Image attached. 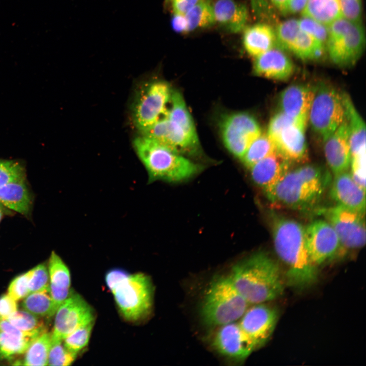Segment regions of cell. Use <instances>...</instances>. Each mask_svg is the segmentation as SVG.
Segmentation results:
<instances>
[{"label": "cell", "instance_id": "6da1fadb", "mask_svg": "<svg viewBox=\"0 0 366 366\" xmlns=\"http://www.w3.org/2000/svg\"><path fill=\"white\" fill-rule=\"evenodd\" d=\"M331 182V176L327 169L307 164L288 170L264 191L275 206L307 211L317 205Z\"/></svg>", "mask_w": 366, "mask_h": 366}, {"label": "cell", "instance_id": "7a4b0ae2", "mask_svg": "<svg viewBox=\"0 0 366 366\" xmlns=\"http://www.w3.org/2000/svg\"><path fill=\"white\" fill-rule=\"evenodd\" d=\"M271 216L274 247L287 266L288 283L297 289L313 284L317 278V267L308 255L304 228L294 220L276 214Z\"/></svg>", "mask_w": 366, "mask_h": 366}, {"label": "cell", "instance_id": "3957f363", "mask_svg": "<svg viewBox=\"0 0 366 366\" xmlns=\"http://www.w3.org/2000/svg\"><path fill=\"white\" fill-rule=\"evenodd\" d=\"M250 304L262 303L282 294L284 289L278 264L264 252H257L234 265L229 275Z\"/></svg>", "mask_w": 366, "mask_h": 366}, {"label": "cell", "instance_id": "277c9868", "mask_svg": "<svg viewBox=\"0 0 366 366\" xmlns=\"http://www.w3.org/2000/svg\"><path fill=\"white\" fill-rule=\"evenodd\" d=\"M134 150L145 168L148 183L157 180L176 182L198 174L202 166L169 146L143 135L133 142Z\"/></svg>", "mask_w": 366, "mask_h": 366}, {"label": "cell", "instance_id": "5b68a950", "mask_svg": "<svg viewBox=\"0 0 366 366\" xmlns=\"http://www.w3.org/2000/svg\"><path fill=\"white\" fill-rule=\"evenodd\" d=\"M105 282L125 320L138 322L149 315L154 297L149 277L143 273L131 274L115 268L106 273Z\"/></svg>", "mask_w": 366, "mask_h": 366}, {"label": "cell", "instance_id": "8992f818", "mask_svg": "<svg viewBox=\"0 0 366 366\" xmlns=\"http://www.w3.org/2000/svg\"><path fill=\"white\" fill-rule=\"evenodd\" d=\"M249 304L236 289L229 275L216 276L204 292L200 314L206 325L218 327L237 321Z\"/></svg>", "mask_w": 366, "mask_h": 366}, {"label": "cell", "instance_id": "52a82bcc", "mask_svg": "<svg viewBox=\"0 0 366 366\" xmlns=\"http://www.w3.org/2000/svg\"><path fill=\"white\" fill-rule=\"evenodd\" d=\"M365 45V32L361 23L341 17L328 26L326 52L338 66H353L361 56Z\"/></svg>", "mask_w": 366, "mask_h": 366}, {"label": "cell", "instance_id": "ba28073f", "mask_svg": "<svg viewBox=\"0 0 366 366\" xmlns=\"http://www.w3.org/2000/svg\"><path fill=\"white\" fill-rule=\"evenodd\" d=\"M345 117L343 93L325 83L315 87L308 121L323 142L342 123Z\"/></svg>", "mask_w": 366, "mask_h": 366}, {"label": "cell", "instance_id": "9c48e42d", "mask_svg": "<svg viewBox=\"0 0 366 366\" xmlns=\"http://www.w3.org/2000/svg\"><path fill=\"white\" fill-rule=\"evenodd\" d=\"M333 227L339 238L340 246L334 259L342 258L365 244L364 213L340 205L318 210Z\"/></svg>", "mask_w": 366, "mask_h": 366}, {"label": "cell", "instance_id": "30bf717a", "mask_svg": "<svg viewBox=\"0 0 366 366\" xmlns=\"http://www.w3.org/2000/svg\"><path fill=\"white\" fill-rule=\"evenodd\" d=\"M172 90L163 81L143 85L136 94L132 109L135 127L141 132L167 115Z\"/></svg>", "mask_w": 366, "mask_h": 366}, {"label": "cell", "instance_id": "8fae6325", "mask_svg": "<svg viewBox=\"0 0 366 366\" xmlns=\"http://www.w3.org/2000/svg\"><path fill=\"white\" fill-rule=\"evenodd\" d=\"M220 130L225 147L240 159L252 142L262 133L255 117L245 112L225 116L221 121Z\"/></svg>", "mask_w": 366, "mask_h": 366}, {"label": "cell", "instance_id": "7c38bea8", "mask_svg": "<svg viewBox=\"0 0 366 366\" xmlns=\"http://www.w3.org/2000/svg\"><path fill=\"white\" fill-rule=\"evenodd\" d=\"M275 33L277 47L302 60H318L326 52L325 46L300 28L298 19L291 18L279 23Z\"/></svg>", "mask_w": 366, "mask_h": 366}, {"label": "cell", "instance_id": "4fadbf2b", "mask_svg": "<svg viewBox=\"0 0 366 366\" xmlns=\"http://www.w3.org/2000/svg\"><path fill=\"white\" fill-rule=\"evenodd\" d=\"M305 244L311 262L316 266L334 259L340 246L338 236L326 221L315 220L304 228Z\"/></svg>", "mask_w": 366, "mask_h": 366}, {"label": "cell", "instance_id": "5bb4252c", "mask_svg": "<svg viewBox=\"0 0 366 366\" xmlns=\"http://www.w3.org/2000/svg\"><path fill=\"white\" fill-rule=\"evenodd\" d=\"M55 315L51 339L62 341L78 327L95 319L91 306L81 295L73 292Z\"/></svg>", "mask_w": 366, "mask_h": 366}, {"label": "cell", "instance_id": "9a60e30c", "mask_svg": "<svg viewBox=\"0 0 366 366\" xmlns=\"http://www.w3.org/2000/svg\"><path fill=\"white\" fill-rule=\"evenodd\" d=\"M276 309L262 303L247 309L239 319V325L254 349L263 346L271 337L277 324Z\"/></svg>", "mask_w": 366, "mask_h": 366}, {"label": "cell", "instance_id": "2e32d148", "mask_svg": "<svg viewBox=\"0 0 366 366\" xmlns=\"http://www.w3.org/2000/svg\"><path fill=\"white\" fill-rule=\"evenodd\" d=\"M217 327L212 339V345L224 356L235 361H242L255 350L242 331L238 322H230Z\"/></svg>", "mask_w": 366, "mask_h": 366}, {"label": "cell", "instance_id": "e0dca14e", "mask_svg": "<svg viewBox=\"0 0 366 366\" xmlns=\"http://www.w3.org/2000/svg\"><path fill=\"white\" fill-rule=\"evenodd\" d=\"M315 87L303 84L288 86L281 93L280 111L306 129Z\"/></svg>", "mask_w": 366, "mask_h": 366}, {"label": "cell", "instance_id": "ac0fdd59", "mask_svg": "<svg viewBox=\"0 0 366 366\" xmlns=\"http://www.w3.org/2000/svg\"><path fill=\"white\" fill-rule=\"evenodd\" d=\"M324 151L328 166L334 175L348 170L351 156L346 117L324 141Z\"/></svg>", "mask_w": 366, "mask_h": 366}, {"label": "cell", "instance_id": "d6986e66", "mask_svg": "<svg viewBox=\"0 0 366 366\" xmlns=\"http://www.w3.org/2000/svg\"><path fill=\"white\" fill-rule=\"evenodd\" d=\"M365 191L356 183L351 173L347 171L334 175L330 184V195L338 205L364 213Z\"/></svg>", "mask_w": 366, "mask_h": 366}, {"label": "cell", "instance_id": "ffe728a7", "mask_svg": "<svg viewBox=\"0 0 366 366\" xmlns=\"http://www.w3.org/2000/svg\"><path fill=\"white\" fill-rule=\"evenodd\" d=\"M253 70L257 75L284 81L293 75L294 67L283 50L274 47L255 57Z\"/></svg>", "mask_w": 366, "mask_h": 366}, {"label": "cell", "instance_id": "44dd1931", "mask_svg": "<svg viewBox=\"0 0 366 366\" xmlns=\"http://www.w3.org/2000/svg\"><path fill=\"white\" fill-rule=\"evenodd\" d=\"M291 163L277 150L249 168L252 180L265 190L290 169Z\"/></svg>", "mask_w": 366, "mask_h": 366}, {"label": "cell", "instance_id": "7402d4cb", "mask_svg": "<svg viewBox=\"0 0 366 366\" xmlns=\"http://www.w3.org/2000/svg\"><path fill=\"white\" fill-rule=\"evenodd\" d=\"M305 130L297 124H292L274 141L278 151L291 163L302 161L308 155Z\"/></svg>", "mask_w": 366, "mask_h": 366}, {"label": "cell", "instance_id": "603a6c76", "mask_svg": "<svg viewBox=\"0 0 366 366\" xmlns=\"http://www.w3.org/2000/svg\"><path fill=\"white\" fill-rule=\"evenodd\" d=\"M37 338L18 329L7 319H0V358L10 360L23 354Z\"/></svg>", "mask_w": 366, "mask_h": 366}, {"label": "cell", "instance_id": "cb8c5ba5", "mask_svg": "<svg viewBox=\"0 0 366 366\" xmlns=\"http://www.w3.org/2000/svg\"><path fill=\"white\" fill-rule=\"evenodd\" d=\"M215 22L231 33L242 31L248 21L246 6L234 0H218L212 5Z\"/></svg>", "mask_w": 366, "mask_h": 366}, {"label": "cell", "instance_id": "d4e9b609", "mask_svg": "<svg viewBox=\"0 0 366 366\" xmlns=\"http://www.w3.org/2000/svg\"><path fill=\"white\" fill-rule=\"evenodd\" d=\"M49 292L57 308L70 295L71 277L69 270L62 258L52 252L48 262Z\"/></svg>", "mask_w": 366, "mask_h": 366}, {"label": "cell", "instance_id": "484cf974", "mask_svg": "<svg viewBox=\"0 0 366 366\" xmlns=\"http://www.w3.org/2000/svg\"><path fill=\"white\" fill-rule=\"evenodd\" d=\"M243 43L247 52L256 57L276 47L275 29L271 25L265 23L248 27L244 32Z\"/></svg>", "mask_w": 366, "mask_h": 366}, {"label": "cell", "instance_id": "4316f807", "mask_svg": "<svg viewBox=\"0 0 366 366\" xmlns=\"http://www.w3.org/2000/svg\"><path fill=\"white\" fill-rule=\"evenodd\" d=\"M351 157L365 151V125L349 96L343 93Z\"/></svg>", "mask_w": 366, "mask_h": 366}, {"label": "cell", "instance_id": "83f0119b", "mask_svg": "<svg viewBox=\"0 0 366 366\" xmlns=\"http://www.w3.org/2000/svg\"><path fill=\"white\" fill-rule=\"evenodd\" d=\"M0 203L10 210L28 216L32 198L25 180L0 186Z\"/></svg>", "mask_w": 366, "mask_h": 366}, {"label": "cell", "instance_id": "f1b7e54d", "mask_svg": "<svg viewBox=\"0 0 366 366\" xmlns=\"http://www.w3.org/2000/svg\"><path fill=\"white\" fill-rule=\"evenodd\" d=\"M301 13L327 26L342 17L339 0H307Z\"/></svg>", "mask_w": 366, "mask_h": 366}, {"label": "cell", "instance_id": "f546056e", "mask_svg": "<svg viewBox=\"0 0 366 366\" xmlns=\"http://www.w3.org/2000/svg\"><path fill=\"white\" fill-rule=\"evenodd\" d=\"M167 117L181 128L193 140L199 142L193 119L181 94L172 90Z\"/></svg>", "mask_w": 366, "mask_h": 366}, {"label": "cell", "instance_id": "4dcf8cb0", "mask_svg": "<svg viewBox=\"0 0 366 366\" xmlns=\"http://www.w3.org/2000/svg\"><path fill=\"white\" fill-rule=\"evenodd\" d=\"M23 310L41 318L54 315L58 308L54 303L49 290L28 294L21 303Z\"/></svg>", "mask_w": 366, "mask_h": 366}, {"label": "cell", "instance_id": "1f68e13d", "mask_svg": "<svg viewBox=\"0 0 366 366\" xmlns=\"http://www.w3.org/2000/svg\"><path fill=\"white\" fill-rule=\"evenodd\" d=\"M51 339V333L48 331L35 339L24 352V358L19 365H47Z\"/></svg>", "mask_w": 366, "mask_h": 366}, {"label": "cell", "instance_id": "d6a6232c", "mask_svg": "<svg viewBox=\"0 0 366 366\" xmlns=\"http://www.w3.org/2000/svg\"><path fill=\"white\" fill-rule=\"evenodd\" d=\"M277 150L276 143L266 133H262L252 142L240 159L249 169L257 162Z\"/></svg>", "mask_w": 366, "mask_h": 366}, {"label": "cell", "instance_id": "836d02e7", "mask_svg": "<svg viewBox=\"0 0 366 366\" xmlns=\"http://www.w3.org/2000/svg\"><path fill=\"white\" fill-rule=\"evenodd\" d=\"M7 320L18 329L34 337H38L47 331L41 317L24 310H17Z\"/></svg>", "mask_w": 366, "mask_h": 366}, {"label": "cell", "instance_id": "e575fe53", "mask_svg": "<svg viewBox=\"0 0 366 366\" xmlns=\"http://www.w3.org/2000/svg\"><path fill=\"white\" fill-rule=\"evenodd\" d=\"M189 32L211 26L215 22L212 5L207 0H201L185 15Z\"/></svg>", "mask_w": 366, "mask_h": 366}, {"label": "cell", "instance_id": "d590c367", "mask_svg": "<svg viewBox=\"0 0 366 366\" xmlns=\"http://www.w3.org/2000/svg\"><path fill=\"white\" fill-rule=\"evenodd\" d=\"M94 321L86 323L70 333L64 341V345L70 351L78 353L88 344Z\"/></svg>", "mask_w": 366, "mask_h": 366}, {"label": "cell", "instance_id": "8d00e7d4", "mask_svg": "<svg viewBox=\"0 0 366 366\" xmlns=\"http://www.w3.org/2000/svg\"><path fill=\"white\" fill-rule=\"evenodd\" d=\"M77 354L69 350L63 341L51 339V345L48 357V365H71L76 359Z\"/></svg>", "mask_w": 366, "mask_h": 366}, {"label": "cell", "instance_id": "74e56055", "mask_svg": "<svg viewBox=\"0 0 366 366\" xmlns=\"http://www.w3.org/2000/svg\"><path fill=\"white\" fill-rule=\"evenodd\" d=\"M25 180V171L20 163L0 160V186Z\"/></svg>", "mask_w": 366, "mask_h": 366}, {"label": "cell", "instance_id": "f35d334b", "mask_svg": "<svg viewBox=\"0 0 366 366\" xmlns=\"http://www.w3.org/2000/svg\"><path fill=\"white\" fill-rule=\"evenodd\" d=\"M300 28L321 45L326 46L328 26L312 18L302 16L298 19Z\"/></svg>", "mask_w": 366, "mask_h": 366}, {"label": "cell", "instance_id": "ab89813d", "mask_svg": "<svg viewBox=\"0 0 366 366\" xmlns=\"http://www.w3.org/2000/svg\"><path fill=\"white\" fill-rule=\"evenodd\" d=\"M32 269V273L28 285L29 294L49 290V277L46 266L40 264Z\"/></svg>", "mask_w": 366, "mask_h": 366}, {"label": "cell", "instance_id": "60d3db41", "mask_svg": "<svg viewBox=\"0 0 366 366\" xmlns=\"http://www.w3.org/2000/svg\"><path fill=\"white\" fill-rule=\"evenodd\" d=\"M32 269L15 278L10 283L8 294L16 301L25 298L29 294V281Z\"/></svg>", "mask_w": 366, "mask_h": 366}, {"label": "cell", "instance_id": "b9f144b4", "mask_svg": "<svg viewBox=\"0 0 366 366\" xmlns=\"http://www.w3.org/2000/svg\"><path fill=\"white\" fill-rule=\"evenodd\" d=\"M342 16L349 20L361 23V0H339Z\"/></svg>", "mask_w": 366, "mask_h": 366}, {"label": "cell", "instance_id": "7bdbcfd3", "mask_svg": "<svg viewBox=\"0 0 366 366\" xmlns=\"http://www.w3.org/2000/svg\"><path fill=\"white\" fill-rule=\"evenodd\" d=\"M293 123H296L293 119L280 110L270 119L266 134L274 142L281 132Z\"/></svg>", "mask_w": 366, "mask_h": 366}, {"label": "cell", "instance_id": "ee69618b", "mask_svg": "<svg viewBox=\"0 0 366 366\" xmlns=\"http://www.w3.org/2000/svg\"><path fill=\"white\" fill-rule=\"evenodd\" d=\"M365 151L351 157L350 166L351 176L360 187L365 189Z\"/></svg>", "mask_w": 366, "mask_h": 366}, {"label": "cell", "instance_id": "f6af8a7d", "mask_svg": "<svg viewBox=\"0 0 366 366\" xmlns=\"http://www.w3.org/2000/svg\"><path fill=\"white\" fill-rule=\"evenodd\" d=\"M252 4L255 12L260 15V17L269 22H276L277 18L272 9V5H269L266 0H253Z\"/></svg>", "mask_w": 366, "mask_h": 366}, {"label": "cell", "instance_id": "bcb514c9", "mask_svg": "<svg viewBox=\"0 0 366 366\" xmlns=\"http://www.w3.org/2000/svg\"><path fill=\"white\" fill-rule=\"evenodd\" d=\"M17 301L8 294L0 296V319H7L17 310Z\"/></svg>", "mask_w": 366, "mask_h": 366}, {"label": "cell", "instance_id": "7dc6e473", "mask_svg": "<svg viewBox=\"0 0 366 366\" xmlns=\"http://www.w3.org/2000/svg\"><path fill=\"white\" fill-rule=\"evenodd\" d=\"M201 0H171L174 13L185 15Z\"/></svg>", "mask_w": 366, "mask_h": 366}, {"label": "cell", "instance_id": "c3c4849f", "mask_svg": "<svg viewBox=\"0 0 366 366\" xmlns=\"http://www.w3.org/2000/svg\"><path fill=\"white\" fill-rule=\"evenodd\" d=\"M171 25L177 33L189 32L188 22L185 15L174 13L171 19Z\"/></svg>", "mask_w": 366, "mask_h": 366}, {"label": "cell", "instance_id": "681fc988", "mask_svg": "<svg viewBox=\"0 0 366 366\" xmlns=\"http://www.w3.org/2000/svg\"><path fill=\"white\" fill-rule=\"evenodd\" d=\"M307 2V0H289L287 7V15L301 12Z\"/></svg>", "mask_w": 366, "mask_h": 366}, {"label": "cell", "instance_id": "f907efd6", "mask_svg": "<svg viewBox=\"0 0 366 366\" xmlns=\"http://www.w3.org/2000/svg\"><path fill=\"white\" fill-rule=\"evenodd\" d=\"M271 4L283 15H287L289 0H268Z\"/></svg>", "mask_w": 366, "mask_h": 366}, {"label": "cell", "instance_id": "816d5d0a", "mask_svg": "<svg viewBox=\"0 0 366 366\" xmlns=\"http://www.w3.org/2000/svg\"><path fill=\"white\" fill-rule=\"evenodd\" d=\"M7 211H8V208L0 203V222L3 218L4 215Z\"/></svg>", "mask_w": 366, "mask_h": 366}, {"label": "cell", "instance_id": "f5cc1de1", "mask_svg": "<svg viewBox=\"0 0 366 366\" xmlns=\"http://www.w3.org/2000/svg\"><path fill=\"white\" fill-rule=\"evenodd\" d=\"M167 2H171V0H166Z\"/></svg>", "mask_w": 366, "mask_h": 366}]
</instances>
